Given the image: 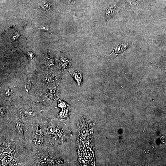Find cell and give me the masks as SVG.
<instances>
[{"mask_svg": "<svg viewBox=\"0 0 166 166\" xmlns=\"http://www.w3.org/2000/svg\"><path fill=\"white\" fill-rule=\"evenodd\" d=\"M11 160V157L10 156H5L2 160V164L5 165L6 164L10 162Z\"/></svg>", "mask_w": 166, "mask_h": 166, "instance_id": "cell-8", "label": "cell"}, {"mask_svg": "<svg viewBox=\"0 0 166 166\" xmlns=\"http://www.w3.org/2000/svg\"><path fill=\"white\" fill-rule=\"evenodd\" d=\"M115 11V7L112 6L108 8L106 12V18L109 19L114 14Z\"/></svg>", "mask_w": 166, "mask_h": 166, "instance_id": "cell-4", "label": "cell"}, {"mask_svg": "<svg viewBox=\"0 0 166 166\" xmlns=\"http://www.w3.org/2000/svg\"><path fill=\"white\" fill-rule=\"evenodd\" d=\"M28 56L31 59H33L34 57V55L32 53H28Z\"/></svg>", "mask_w": 166, "mask_h": 166, "instance_id": "cell-10", "label": "cell"}, {"mask_svg": "<svg viewBox=\"0 0 166 166\" xmlns=\"http://www.w3.org/2000/svg\"><path fill=\"white\" fill-rule=\"evenodd\" d=\"M71 65V61L68 58L65 57H61L59 61V66L61 72L69 71Z\"/></svg>", "mask_w": 166, "mask_h": 166, "instance_id": "cell-1", "label": "cell"}, {"mask_svg": "<svg viewBox=\"0 0 166 166\" xmlns=\"http://www.w3.org/2000/svg\"><path fill=\"white\" fill-rule=\"evenodd\" d=\"M127 2H130V3H133L134 2H135L137 0H126Z\"/></svg>", "mask_w": 166, "mask_h": 166, "instance_id": "cell-12", "label": "cell"}, {"mask_svg": "<svg viewBox=\"0 0 166 166\" xmlns=\"http://www.w3.org/2000/svg\"><path fill=\"white\" fill-rule=\"evenodd\" d=\"M41 30L46 31H47L48 32V29L47 28H45L44 27H43L40 28V30Z\"/></svg>", "mask_w": 166, "mask_h": 166, "instance_id": "cell-11", "label": "cell"}, {"mask_svg": "<svg viewBox=\"0 0 166 166\" xmlns=\"http://www.w3.org/2000/svg\"><path fill=\"white\" fill-rule=\"evenodd\" d=\"M129 45V44L128 43H126L117 46L109 56L111 58L115 57L126 49Z\"/></svg>", "mask_w": 166, "mask_h": 166, "instance_id": "cell-3", "label": "cell"}, {"mask_svg": "<svg viewBox=\"0 0 166 166\" xmlns=\"http://www.w3.org/2000/svg\"><path fill=\"white\" fill-rule=\"evenodd\" d=\"M32 85L31 82L27 81L24 85V90L26 93H28L31 91L32 89Z\"/></svg>", "mask_w": 166, "mask_h": 166, "instance_id": "cell-5", "label": "cell"}, {"mask_svg": "<svg viewBox=\"0 0 166 166\" xmlns=\"http://www.w3.org/2000/svg\"><path fill=\"white\" fill-rule=\"evenodd\" d=\"M26 114L30 117H32L34 116L35 114V112L31 110H28L25 112Z\"/></svg>", "mask_w": 166, "mask_h": 166, "instance_id": "cell-9", "label": "cell"}, {"mask_svg": "<svg viewBox=\"0 0 166 166\" xmlns=\"http://www.w3.org/2000/svg\"><path fill=\"white\" fill-rule=\"evenodd\" d=\"M4 94L7 97H11L13 94V92L11 88L9 87L6 88L4 91Z\"/></svg>", "mask_w": 166, "mask_h": 166, "instance_id": "cell-7", "label": "cell"}, {"mask_svg": "<svg viewBox=\"0 0 166 166\" xmlns=\"http://www.w3.org/2000/svg\"><path fill=\"white\" fill-rule=\"evenodd\" d=\"M40 6L42 8L48 9L51 7L50 4L48 2L45 1H42L40 2Z\"/></svg>", "mask_w": 166, "mask_h": 166, "instance_id": "cell-6", "label": "cell"}, {"mask_svg": "<svg viewBox=\"0 0 166 166\" xmlns=\"http://www.w3.org/2000/svg\"></svg>", "mask_w": 166, "mask_h": 166, "instance_id": "cell-13", "label": "cell"}, {"mask_svg": "<svg viewBox=\"0 0 166 166\" xmlns=\"http://www.w3.org/2000/svg\"><path fill=\"white\" fill-rule=\"evenodd\" d=\"M69 73L73 78L78 86H81L82 84V76L81 73L70 68Z\"/></svg>", "mask_w": 166, "mask_h": 166, "instance_id": "cell-2", "label": "cell"}]
</instances>
